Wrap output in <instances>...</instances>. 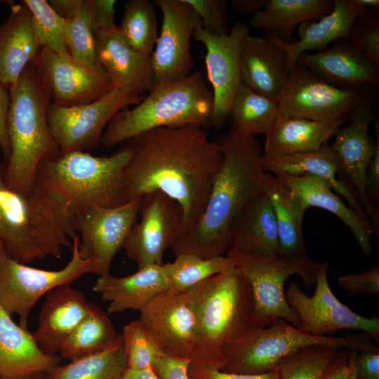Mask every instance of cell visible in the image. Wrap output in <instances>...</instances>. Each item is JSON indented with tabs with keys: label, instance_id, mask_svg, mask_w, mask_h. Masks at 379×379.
<instances>
[{
	"label": "cell",
	"instance_id": "obj_58",
	"mask_svg": "<svg viewBox=\"0 0 379 379\" xmlns=\"http://www.w3.org/2000/svg\"><path fill=\"white\" fill-rule=\"evenodd\" d=\"M14 3L12 0H0V4H6L9 6Z\"/></svg>",
	"mask_w": 379,
	"mask_h": 379
},
{
	"label": "cell",
	"instance_id": "obj_49",
	"mask_svg": "<svg viewBox=\"0 0 379 379\" xmlns=\"http://www.w3.org/2000/svg\"><path fill=\"white\" fill-rule=\"evenodd\" d=\"M93 29L97 34L100 31L116 29V0H88Z\"/></svg>",
	"mask_w": 379,
	"mask_h": 379
},
{
	"label": "cell",
	"instance_id": "obj_19",
	"mask_svg": "<svg viewBox=\"0 0 379 379\" xmlns=\"http://www.w3.org/2000/svg\"><path fill=\"white\" fill-rule=\"evenodd\" d=\"M50 96L62 107L93 102L109 93L113 84L100 67L83 65L41 48L33 61Z\"/></svg>",
	"mask_w": 379,
	"mask_h": 379
},
{
	"label": "cell",
	"instance_id": "obj_24",
	"mask_svg": "<svg viewBox=\"0 0 379 379\" xmlns=\"http://www.w3.org/2000/svg\"><path fill=\"white\" fill-rule=\"evenodd\" d=\"M96 51L98 64L114 87L142 95L154 86L151 56L129 46L118 27L96 34Z\"/></svg>",
	"mask_w": 379,
	"mask_h": 379
},
{
	"label": "cell",
	"instance_id": "obj_13",
	"mask_svg": "<svg viewBox=\"0 0 379 379\" xmlns=\"http://www.w3.org/2000/svg\"><path fill=\"white\" fill-rule=\"evenodd\" d=\"M250 34L244 22L235 24L226 35L208 33L197 28L193 37L206 48L207 79L213 94V112L210 124L215 130L227 121L236 92L241 83V65L243 42Z\"/></svg>",
	"mask_w": 379,
	"mask_h": 379
},
{
	"label": "cell",
	"instance_id": "obj_9",
	"mask_svg": "<svg viewBox=\"0 0 379 379\" xmlns=\"http://www.w3.org/2000/svg\"><path fill=\"white\" fill-rule=\"evenodd\" d=\"M72 241L71 259L58 270L28 266L11 257L4 246L1 248L0 306L11 316L16 314L22 328H27L30 312L44 295L60 286L71 284L86 274H96L95 262L80 255L79 237H74Z\"/></svg>",
	"mask_w": 379,
	"mask_h": 379
},
{
	"label": "cell",
	"instance_id": "obj_30",
	"mask_svg": "<svg viewBox=\"0 0 379 379\" xmlns=\"http://www.w3.org/2000/svg\"><path fill=\"white\" fill-rule=\"evenodd\" d=\"M345 121L277 115L265 134L262 155L277 157L317 150L328 143Z\"/></svg>",
	"mask_w": 379,
	"mask_h": 379
},
{
	"label": "cell",
	"instance_id": "obj_35",
	"mask_svg": "<svg viewBox=\"0 0 379 379\" xmlns=\"http://www.w3.org/2000/svg\"><path fill=\"white\" fill-rule=\"evenodd\" d=\"M277 116V102L241 83L234 95L228 119L230 133L241 138L266 134Z\"/></svg>",
	"mask_w": 379,
	"mask_h": 379
},
{
	"label": "cell",
	"instance_id": "obj_41",
	"mask_svg": "<svg viewBox=\"0 0 379 379\" xmlns=\"http://www.w3.org/2000/svg\"><path fill=\"white\" fill-rule=\"evenodd\" d=\"M66 41L69 53L74 61L91 67L100 66L88 0H83L79 11L68 20Z\"/></svg>",
	"mask_w": 379,
	"mask_h": 379
},
{
	"label": "cell",
	"instance_id": "obj_34",
	"mask_svg": "<svg viewBox=\"0 0 379 379\" xmlns=\"http://www.w3.org/2000/svg\"><path fill=\"white\" fill-rule=\"evenodd\" d=\"M334 0H267L265 7L253 14L248 26L263 28L288 42L302 23L314 21L329 13Z\"/></svg>",
	"mask_w": 379,
	"mask_h": 379
},
{
	"label": "cell",
	"instance_id": "obj_15",
	"mask_svg": "<svg viewBox=\"0 0 379 379\" xmlns=\"http://www.w3.org/2000/svg\"><path fill=\"white\" fill-rule=\"evenodd\" d=\"M375 93L374 87L361 89L360 98L347 117L348 126L336 130L331 147L339 160L340 173L347 177L354 187L374 234L378 237L379 225L375 222L365 189L367 168L376 149L369 135L370 125L375 118L373 109Z\"/></svg>",
	"mask_w": 379,
	"mask_h": 379
},
{
	"label": "cell",
	"instance_id": "obj_27",
	"mask_svg": "<svg viewBox=\"0 0 379 379\" xmlns=\"http://www.w3.org/2000/svg\"><path fill=\"white\" fill-rule=\"evenodd\" d=\"M41 48L33 32L29 9L22 1L13 3L8 18L0 24V81L6 88L16 84Z\"/></svg>",
	"mask_w": 379,
	"mask_h": 379
},
{
	"label": "cell",
	"instance_id": "obj_59",
	"mask_svg": "<svg viewBox=\"0 0 379 379\" xmlns=\"http://www.w3.org/2000/svg\"><path fill=\"white\" fill-rule=\"evenodd\" d=\"M31 379H45V374L39 375L37 376H35Z\"/></svg>",
	"mask_w": 379,
	"mask_h": 379
},
{
	"label": "cell",
	"instance_id": "obj_32",
	"mask_svg": "<svg viewBox=\"0 0 379 379\" xmlns=\"http://www.w3.org/2000/svg\"><path fill=\"white\" fill-rule=\"evenodd\" d=\"M230 241V248L249 255L266 258L278 255L276 218L272 206L262 190L234 222Z\"/></svg>",
	"mask_w": 379,
	"mask_h": 379
},
{
	"label": "cell",
	"instance_id": "obj_18",
	"mask_svg": "<svg viewBox=\"0 0 379 379\" xmlns=\"http://www.w3.org/2000/svg\"><path fill=\"white\" fill-rule=\"evenodd\" d=\"M140 201L135 199L113 207L92 206L77 218L80 255L95 262L99 277L109 273L114 255L135 222Z\"/></svg>",
	"mask_w": 379,
	"mask_h": 379
},
{
	"label": "cell",
	"instance_id": "obj_12",
	"mask_svg": "<svg viewBox=\"0 0 379 379\" xmlns=\"http://www.w3.org/2000/svg\"><path fill=\"white\" fill-rule=\"evenodd\" d=\"M361 89L337 86L296 65L289 72L277 103V115L317 121L347 120Z\"/></svg>",
	"mask_w": 379,
	"mask_h": 379
},
{
	"label": "cell",
	"instance_id": "obj_37",
	"mask_svg": "<svg viewBox=\"0 0 379 379\" xmlns=\"http://www.w3.org/2000/svg\"><path fill=\"white\" fill-rule=\"evenodd\" d=\"M127 368L121 334L107 349L58 365L45 374V379H121Z\"/></svg>",
	"mask_w": 379,
	"mask_h": 379
},
{
	"label": "cell",
	"instance_id": "obj_42",
	"mask_svg": "<svg viewBox=\"0 0 379 379\" xmlns=\"http://www.w3.org/2000/svg\"><path fill=\"white\" fill-rule=\"evenodd\" d=\"M337 351L320 345L300 350L278 364L279 379H321Z\"/></svg>",
	"mask_w": 379,
	"mask_h": 379
},
{
	"label": "cell",
	"instance_id": "obj_4",
	"mask_svg": "<svg viewBox=\"0 0 379 379\" xmlns=\"http://www.w3.org/2000/svg\"><path fill=\"white\" fill-rule=\"evenodd\" d=\"M9 91L6 126L10 154L2 173L10 189L27 197L39 164L60 153L47 121L50 96L33 62Z\"/></svg>",
	"mask_w": 379,
	"mask_h": 379
},
{
	"label": "cell",
	"instance_id": "obj_31",
	"mask_svg": "<svg viewBox=\"0 0 379 379\" xmlns=\"http://www.w3.org/2000/svg\"><path fill=\"white\" fill-rule=\"evenodd\" d=\"M262 164L265 172L274 175L300 176L310 173L322 178L335 192L346 199L348 206L359 217L370 222L355 192L338 179L339 160L331 145L326 144L317 150L288 156L269 157L262 155Z\"/></svg>",
	"mask_w": 379,
	"mask_h": 379
},
{
	"label": "cell",
	"instance_id": "obj_23",
	"mask_svg": "<svg viewBox=\"0 0 379 379\" xmlns=\"http://www.w3.org/2000/svg\"><path fill=\"white\" fill-rule=\"evenodd\" d=\"M91 302L71 284L60 286L46 295L32 333L39 347L55 354L90 311Z\"/></svg>",
	"mask_w": 379,
	"mask_h": 379
},
{
	"label": "cell",
	"instance_id": "obj_7",
	"mask_svg": "<svg viewBox=\"0 0 379 379\" xmlns=\"http://www.w3.org/2000/svg\"><path fill=\"white\" fill-rule=\"evenodd\" d=\"M373 338L365 333L342 337L321 336L305 333L282 319L263 328H246L225 348V363L221 371L240 374H262L275 369L284 359L305 347L326 346L379 351Z\"/></svg>",
	"mask_w": 379,
	"mask_h": 379
},
{
	"label": "cell",
	"instance_id": "obj_51",
	"mask_svg": "<svg viewBox=\"0 0 379 379\" xmlns=\"http://www.w3.org/2000/svg\"><path fill=\"white\" fill-rule=\"evenodd\" d=\"M190 361L168 355H163L152 365L159 379H190L188 368Z\"/></svg>",
	"mask_w": 379,
	"mask_h": 379
},
{
	"label": "cell",
	"instance_id": "obj_47",
	"mask_svg": "<svg viewBox=\"0 0 379 379\" xmlns=\"http://www.w3.org/2000/svg\"><path fill=\"white\" fill-rule=\"evenodd\" d=\"M377 135L376 149L370 161L366 174L365 189L375 222L379 225V125L375 122Z\"/></svg>",
	"mask_w": 379,
	"mask_h": 379
},
{
	"label": "cell",
	"instance_id": "obj_22",
	"mask_svg": "<svg viewBox=\"0 0 379 379\" xmlns=\"http://www.w3.org/2000/svg\"><path fill=\"white\" fill-rule=\"evenodd\" d=\"M60 361L56 354L45 353L32 333L0 306V379H31L46 374Z\"/></svg>",
	"mask_w": 379,
	"mask_h": 379
},
{
	"label": "cell",
	"instance_id": "obj_21",
	"mask_svg": "<svg viewBox=\"0 0 379 379\" xmlns=\"http://www.w3.org/2000/svg\"><path fill=\"white\" fill-rule=\"evenodd\" d=\"M296 65L341 88H375L379 83V67L354 48L347 39L338 40L332 46L314 53H302Z\"/></svg>",
	"mask_w": 379,
	"mask_h": 379
},
{
	"label": "cell",
	"instance_id": "obj_43",
	"mask_svg": "<svg viewBox=\"0 0 379 379\" xmlns=\"http://www.w3.org/2000/svg\"><path fill=\"white\" fill-rule=\"evenodd\" d=\"M121 335L127 368H145L165 354L138 319L126 324Z\"/></svg>",
	"mask_w": 379,
	"mask_h": 379
},
{
	"label": "cell",
	"instance_id": "obj_53",
	"mask_svg": "<svg viewBox=\"0 0 379 379\" xmlns=\"http://www.w3.org/2000/svg\"><path fill=\"white\" fill-rule=\"evenodd\" d=\"M10 103V91L0 81V149L6 161L10 154L6 126Z\"/></svg>",
	"mask_w": 379,
	"mask_h": 379
},
{
	"label": "cell",
	"instance_id": "obj_55",
	"mask_svg": "<svg viewBox=\"0 0 379 379\" xmlns=\"http://www.w3.org/2000/svg\"><path fill=\"white\" fill-rule=\"evenodd\" d=\"M267 2V0H233L232 8L243 15H253L261 11Z\"/></svg>",
	"mask_w": 379,
	"mask_h": 379
},
{
	"label": "cell",
	"instance_id": "obj_40",
	"mask_svg": "<svg viewBox=\"0 0 379 379\" xmlns=\"http://www.w3.org/2000/svg\"><path fill=\"white\" fill-rule=\"evenodd\" d=\"M22 1L29 11L33 32L39 45L64 58L72 59L66 41L68 20L60 16L48 1Z\"/></svg>",
	"mask_w": 379,
	"mask_h": 379
},
{
	"label": "cell",
	"instance_id": "obj_39",
	"mask_svg": "<svg viewBox=\"0 0 379 379\" xmlns=\"http://www.w3.org/2000/svg\"><path fill=\"white\" fill-rule=\"evenodd\" d=\"M169 289L187 291L206 279L234 265L227 255L202 258L193 254H180L171 262L166 263Z\"/></svg>",
	"mask_w": 379,
	"mask_h": 379
},
{
	"label": "cell",
	"instance_id": "obj_8",
	"mask_svg": "<svg viewBox=\"0 0 379 379\" xmlns=\"http://www.w3.org/2000/svg\"><path fill=\"white\" fill-rule=\"evenodd\" d=\"M226 255L248 282L253 306L247 328H263L282 319L299 329L295 311L287 302L284 284L291 275H299L310 289L315 284L320 262L308 257H260L230 248Z\"/></svg>",
	"mask_w": 379,
	"mask_h": 379
},
{
	"label": "cell",
	"instance_id": "obj_26",
	"mask_svg": "<svg viewBox=\"0 0 379 379\" xmlns=\"http://www.w3.org/2000/svg\"><path fill=\"white\" fill-rule=\"evenodd\" d=\"M0 166V241L8 255L27 264L46 255L36 236L27 197L5 183Z\"/></svg>",
	"mask_w": 379,
	"mask_h": 379
},
{
	"label": "cell",
	"instance_id": "obj_29",
	"mask_svg": "<svg viewBox=\"0 0 379 379\" xmlns=\"http://www.w3.org/2000/svg\"><path fill=\"white\" fill-rule=\"evenodd\" d=\"M331 11L314 21L305 22L297 28L298 40L287 42L273 34L278 44L286 51L292 69L302 53L323 50L340 39H347L357 18L368 12L357 0H334Z\"/></svg>",
	"mask_w": 379,
	"mask_h": 379
},
{
	"label": "cell",
	"instance_id": "obj_25",
	"mask_svg": "<svg viewBox=\"0 0 379 379\" xmlns=\"http://www.w3.org/2000/svg\"><path fill=\"white\" fill-rule=\"evenodd\" d=\"M170 288L166 263L149 265L126 277L110 273L100 276L93 287L109 302L107 314L142 310L152 300Z\"/></svg>",
	"mask_w": 379,
	"mask_h": 379
},
{
	"label": "cell",
	"instance_id": "obj_48",
	"mask_svg": "<svg viewBox=\"0 0 379 379\" xmlns=\"http://www.w3.org/2000/svg\"><path fill=\"white\" fill-rule=\"evenodd\" d=\"M358 351L350 348L338 349L321 379H357L354 359Z\"/></svg>",
	"mask_w": 379,
	"mask_h": 379
},
{
	"label": "cell",
	"instance_id": "obj_11",
	"mask_svg": "<svg viewBox=\"0 0 379 379\" xmlns=\"http://www.w3.org/2000/svg\"><path fill=\"white\" fill-rule=\"evenodd\" d=\"M328 262L320 263L315 291L312 296L294 282L285 291L287 302L298 314L299 329L321 336H328L342 329L359 330L378 343L379 318L363 317L340 302L328 284Z\"/></svg>",
	"mask_w": 379,
	"mask_h": 379
},
{
	"label": "cell",
	"instance_id": "obj_14",
	"mask_svg": "<svg viewBox=\"0 0 379 379\" xmlns=\"http://www.w3.org/2000/svg\"><path fill=\"white\" fill-rule=\"evenodd\" d=\"M138 213L140 220L133 224L123 248L138 269L163 264L166 250L185 230L182 210L173 199L156 191L141 197Z\"/></svg>",
	"mask_w": 379,
	"mask_h": 379
},
{
	"label": "cell",
	"instance_id": "obj_3",
	"mask_svg": "<svg viewBox=\"0 0 379 379\" xmlns=\"http://www.w3.org/2000/svg\"><path fill=\"white\" fill-rule=\"evenodd\" d=\"M220 144L222 162L204 211L171 246L175 255L193 254L202 258L223 255L230 248L234 222L262 190L265 171L260 141L229 133Z\"/></svg>",
	"mask_w": 379,
	"mask_h": 379
},
{
	"label": "cell",
	"instance_id": "obj_60",
	"mask_svg": "<svg viewBox=\"0 0 379 379\" xmlns=\"http://www.w3.org/2000/svg\"><path fill=\"white\" fill-rule=\"evenodd\" d=\"M3 246H4L3 244L0 241V253Z\"/></svg>",
	"mask_w": 379,
	"mask_h": 379
},
{
	"label": "cell",
	"instance_id": "obj_2",
	"mask_svg": "<svg viewBox=\"0 0 379 379\" xmlns=\"http://www.w3.org/2000/svg\"><path fill=\"white\" fill-rule=\"evenodd\" d=\"M131 151L123 172L126 201L161 192L180 206L185 230L205 208L222 162L220 142L203 126L161 127L125 142Z\"/></svg>",
	"mask_w": 379,
	"mask_h": 379
},
{
	"label": "cell",
	"instance_id": "obj_16",
	"mask_svg": "<svg viewBox=\"0 0 379 379\" xmlns=\"http://www.w3.org/2000/svg\"><path fill=\"white\" fill-rule=\"evenodd\" d=\"M163 15L160 33L151 55L154 84L175 81L191 74L194 59L191 38L202 27L186 0H156Z\"/></svg>",
	"mask_w": 379,
	"mask_h": 379
},
{
	"label": "cell",
	"instance_id": "obj_28",
	"mask_svg": "<svg viewBox=\"0 0 379 379\" xmlns=\"http://www.w3.org/2000/svg\"><path fill=\"white\" fill-rule=\"evenodd\" d=\"M291 191L292 194L306 207H319L339 218L351 230L364 256L373 251L371 236L374 234L372 225L359 217L346 206L322 178L306 173L300 176L284 174L274 175Z\"/></svg>",
	"mask_w": 379,
	"mask_h": 379
},
{
	"label": "cell",
	"instance_id": "obj_57",
	"mask_svg": "<svg viewBox=\"0 0 379 379\" xmlns=\"http://www.w3.org/2000/svg\"><path fill=\"white\" fill-rule=\"evenodd\" d=\"M358 3L364 8L378 9L379 7L378 0H357Z\"/></svg>",
	"mask_w": 379,
	"mask_h": 379
},
{
	"label": "cell",
	"instance_id": "obj_6",
	"mask_svg": "<svg viewBox=\"0 0 379 379\" xmlns=\"http://www.w3.org/2000/svg\"><path fill=\"white\" fill-rule=\"evenodd\" d=\"M213 94L206 77L192 72L175 81L154 85L132 109L119 112L105 128L101 143L107 147L125 142L147 131L188 124H210Z\"/></svg>",
	"mask_w": 379,
	"mask_h": 379
},
{
	"label": "cell",
	"instance_id": "obj_56",
	"mask_svg": "<svg viewBox=\"0 0 379 379\" xmlns=\"http://www.w3.org/2000/svg\"><path fill=\"white\" fill-rule=\"evenodd\" d=\"M121 379H159L152 366L142 369L126 368Z\"/></svg>",
	"mask_w": 379,
	"mask_h": 379
},
{
	"label": "cell",
	"instance_id": "obj_44",
	"mask_svg": "<svg viewBox=\"0 0 379 379\" xmlns=\"http://www.w3.org/2000/svg\"><path fill=\"white\" fill-rule=\"evenodd\" d=\"M347 39L379 67V18L366 12L354 21Z\"/></svg>",
	"mask_w": 379,
	"mask_h": 379
},
{
	"label": "cell",
	"instance_id": "obj_36",
	"mask_svg": "<svg viewBox=\"0 0 379 379\" xmlns=\"http://www.w3.org/2000/svg\"><path fill=\"white\" fill-rule=\"evenodd\" d=\"M118 335L108 314L91 302L89 312L68 336L59 352L63 359L74 361L107 349Z\"/></svg>",
	"mask_w": 379,
	"mask_h": 379
},
{
	"label": "cell",
	"instance_id": "obj_38",
	"mask_svg": "<svg viewBox=\"0 0 379 379\" xmlns=\"http://www.w3.org/2000/svg\"><path fill=\"white\" fill-rule=\"evenodd\" d=\"M118 29L129 46L151 56L159 36L154 3L149 0H129L124 6Z\"/></svg>",
	"mask_w": 379,
	"mask_h": 379
},
{
	"label": "cell",
	"instance_id": "obj_33",
	"mask_svg": "<svg viewBox=\"0 0 379 379\" xmlns=\"http://www.w3.org/2000/svg\"><path fill=\"white\" fill-rule=\"evenodd\" d=\"M261 187L274 213L279 237L278 255L305 258L303 219L307 208L274 174L265 172Z\"/></svg>",
	"mask_w": 379,
	"mask_h": 379
},
{
	"label": "cell",
	"instance_id": "obj_20",
	"mask_svg": "<svg viewBox=\"0 0 379 379\" xmlns=\"http://www.w3.org/2000/svg\"><path fill=\"white\" fill-rule=\"evenodd\" d=\"M291 69L286 51L271 32L244 40L241 79L251 89L278 103Z\"/></svg>",
	"mask_w": 379,
	"mask_h": 379
},
{
	"label": "cell",
	"instance_id": "obj_45",
	"mask_svg": "<svg viewBox=\"0 0 379 379\" xmlns=\"http://www.w3.org/2000/svg\"><path fill=\"white\" fill-rule=\"evenodd\" d=\"M199 15L202 28L214 35L229 33L227 1L226 0H186Z\"/></svg>",
	"mask_w": 379,
	"mask_h": 379
},
{
	"label": "cell",
	"instance_id": "obj_52",
	"mask_svg": "<svg viewBox=\"0 0 379 379\" xmlns=\"http://www.w3.org/2000/svg\"><path fill=\"white\" fill-rule=\"evenodd\" d=\"M354 366L357 379H379V351H358Z\"/></svg>",
	"mask_w": 379,
	"mask_h": 379
},
{
	"label": "cell",
	"instance_id": "obj_10",
	"mask_svg": "<svg viewBox=\"0 0 379 379\" xmlns=\"http://www.w3.org/2000/svg\"><path fill=\"white\" fill-rule=\"evenodd\" d=\"M144 97L114 87L105 96L88 104L62 107L51 102L47 121L60 154L96 148L114 117L121 110L137 105Z\"/></svg>",
	"mask_w": 379,
	"mask_h": 379
},
{
	"label": "cell",
	"instance_id": "obj_17",
	"mask_svg": "<svg viewBox=\"0 0 379 379\" xmlns=\"http://www.w3.org/2000/svg\"><path fill=\"white\" fill-rule=\"evenodd\" d=\"M138 320L166 355L191 363L197 319L190 288L162 292L140 310Z\"/></svg>",
	"mask_w": 379,
	"mask_h": 379
},
{
	"label": "cell",
	"instance_id": "obj_54",
	"mask_svg": "<svg viewBox=\"0 0 379 379\" xmlns=\"http://www.w3.org/2000/svg\"><path fill=\"white\" fill-rule=\"evenodd\" d=\"M52 8L62 18L69 20L80 8L83 0H49Z\"/></svg>",
	"mask_w": 379,
	"mask_h": 379
},
{
	"label": "cell",
	"instance_id": "obj_46",
	"mask_svg": "<svg viewBox=\"0 0 379 379\" xmlns=\"http://www.w3.org/2000/svg\"><path fill=\"white\" fill-rule=\"evenodd\" d=\"M338 283L350 298L361 293H379V266L363 273L341 276Z\"/></svg>",
	"mask_w": 379,
	"mask_h": 379
},
{
	"label": "cell",
	"instance_id": "obj_5",
	"mask_svg": "<svg viewBox=\"0 0 379 379\" xmlns=\"http://www.w3.org/2000/svg\"><path fill=\"white\" fill-rule=\"evenodd\" d=\"M197 340L190 365L222 370L225 348L248 327L253 306L250 285L235 265L190 288Z\"/></svg>",
	"mask_w": 379,
	"mask_h": 379
},
{
	"label": "cell",
	"instance_id": "obj_1",
	"mask_svg": "<svg viewBox=\"0 0 379 379\" xmlns=\"http://www.w3.org/2000/svg\"><path fill=\"white\" fill-rule=\"evenodd\" d=\"M131 154L125 143L109 156L74 151L39 164L27 201L46 256L60 258L72 247L77 218L88 208L126 202L123 172Z\"/></svg>",
	"mask_w": 379,
	"mask_h": 379
},
{
	"label": "cell",
	"instance_id": "obj_50",
	"mask_svg": "<svg viewBox=\"0 0 379 379\" xmlns=\"http://www.w3.org/2000/svg\"><path fill=\"white\" fill-rule=\"evenodd\" d=\"M188 375L190 379H279L277 368L262 374H240L190 365Z\"/></svg>",
	"mask_w": 379,
	"mask_h": 379
}]
</instances>
